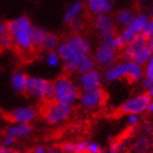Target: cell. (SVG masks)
Here are the masks:
<instances>
[{
	"mask_svg": "<svg viewBox=\"0 0 153 153\" xmlns=\"http://www.w3.org/2000/svg\"><path fill=\"white\" fill-rule=\"evenodd\" d=\"M152 99L148 97L147 93H141L137 95H133V97L128 98L127 100H124L119 107V112L122 114H136V116H141L147 109V105Z\"/></svg>",
	"mask_w": 153,
	"mask_h": 153,
	"instance_id": "cell-9",
	"label": "cell"
},
{
	"mask_svg": "<svg viewBox=\"0 0 153 153\" xmlns=\"http://www.w3.org/2000/svg\"><path fill=\"white\" fill-rule=\"evenodd\" d=\"M142 129H143V134L149 136L151 133L153 132V127H152V124H151V123H144V124H143V127H142Z\"/></svg>",
	"mask_w": 153,
	"mask_h": 153,
	"instance_id": "cell-35",
	"label": "cell"
},
{
	"mask_svg": "<svg viewBox=\"0 0 153 153\" xmlns=\"http://www.w3.org/2000/svg\"><path fill=\"white\" fill-rule=\"evenodd\" d=\"M94 25H95V29H97L102 40H105L108 38L116 35L117 24L114 22V18L111 16L109 14L95 16Z\"/></svg>",
	"mask_w": 153,
	"mask_h": 153,
	"instance_id": "cell-13",
	"label": "cell"
},
{
	"mask_svg": "<svg viewBox=\"0 0 153 153\" xmlns=\"http://www.w3.org/2000/svg\"><path fill=\"white\" fill-rule=\"evenodd\" d=\"M143 67L138 65L134 62L129 60H122L117 62L116 64H113L112 67L107 68L103 79L108 83H114L119 82L122 79H128L131 83H138L143 80Z\"/></svg>",
	"mask_w": 153,
	"mask_h": 153,
	"instance_id": "cell-3",
	"label": "cell"
},
{
	"mask_svg": "<svg viewBox=\"0 0 153 153\" xmlns=\"http://www.w3.org/2000/svg\"><path fill=\"white\" fill-rule=\"evenodd\" d=\"M143 73H144V76L142 80V85L147 91L148 87L153 83V54L148 59V62L143 65Z\"/></svg>",
	"mask_w": 153,
	"mask_h": 153,
	"instance_id": "cell-24",
	"label": "cell"
},
{
	"mask_svg": "<svg viewBox=\"0 0 153 153\" xmlns=\"http://www.w3.org/2000/svg\"><path fill=\"white\" fill-rule=\"evenodd\" d=\"M141 3H146V1H148V0H139Z\"/></svg>",
	"mask_w": 153,
	"mask_h": 153,
	"instance_id": "cell-44",
	"label": "cell"
},
{
	"mask_svg": "<svg viewBox=\"0 0 153 153\" xmlns=\"http://www.w3.org/2000/svg\"><path fill=\"white\" fill-rule=\"evenodd\" d=\"M95 68H97V64H95L93 56L92 55H88V56L83 58L78 63V65H76V68H75V73L84 74V73H88V72L93 71V69H95Z\"/></svg>",
	"mask_w": 153,
	"mask_h": 153,
	"instance_id": "cell-22",
	"label": "cell"
},
{
	"mask_svg": "<svg viewBox=\"0 0 153 153\" xmlns=\"http://www.w3.org/2000/svg\"><path fill=\"white\" fill-rule=\"evenodd\" d=\"M88 141H78V142H65L62 144V153H87Z\"/></svg>",
	"mask_w": 153,
	"mask_h": 153,
	"instance_id": "cell-18",
	"label": "cell"
},
{
	"mask_svg": "<svg viewBox=\"0 0 153 153\" xmlns=\"http://www.w3.org/2000/svg\"><path fill=\"white\" fill-rule=\"evenodd\" d=\"M78 104L84 111H95L104 102V92L103 89H95V91L80 92L78 97Z\"/></svg>",
	"mask_w": 153,
	"mask_h": 153,
	"instance_id": "cell-11",
	"label": "cell"
},
{
	"mask_svg": "<svg viewBox=\"0 0 153 153\" xmlns=\"http://www.w3.org/2000/svg\"><path fill=\"white\" fill-rule=\"evenodd\" d=\"M47 34L48 31L44 28L33 25V29H31V44H33V48H40Z\"/></svg>",
	"mask_w": 153,
	"mask_h": 153,
	"instance_id": "cell-21",
	"label": "cell"
},
{
	"mask_svg": "<svg viewBox=\"0 0 153 153\" xmlns=\"http://www.w3.org/2000/svg\"><path fill=\"white\" fill-rule=\"evenodd\" d=\"M45 63L50 68H59L62 65V60L59 58V55L56 54L55 50H53V52H47Z\"/></svg>",
	"mask_w": 153,
	"mask_h": 153,
	"instance_id": "cell-26",
	"label": "cell"
},
{
	"mask_svg": "<svg viewBox=\"0 0 153 153\" xmlns=\"http://www.w3.org/2000/svg\"><path fill=\"white\" fill-rule=\"evenodd\" d=\"M59 39H58V36H56L55 34H52V33H48L47 36H45V39H44L43 44H42V47L40 49L43 50H45V52H53V50L56 49V47L59 45Z\"/></svg>",
	"mask_w": 153,
	"mask_h": 153,
	"instance_id": "cell-25",
	"label": "cell"
},
{
	"mask_svg": "<svg viewBox=\"0 0 153 153\" xmlns=\"http://www.w3.org/2000/svg\"><path fill=\"white\" fill-rule=\"evenodd\" d=\"M71 29L73 31V34H76V35H79L83 29H84V22L82 20V19H78V20H75L71 24Z\"/></svg>",
	"mask_w": 153,
	"mask_h": 153,
	"instance_id": "cell-29",
	"label": "cell"
},
{
	"mask_svg": "<svg viewBox=\"0 0 153 153\" xmlns=\"http://www.w3.org/2000/svg\"><path fill=\"white\" fill-rule=\"evenodd\" d=\"M31 29L33 24L27 15H20L8 23V34L13 44L23 52H31L34 49L31 44Z\"/></svg>",
	"mask_w": 153,
	"mask_h": 153,
	"instance_id": "cell-2",
	"label": "cell"
},
{
	"mask_svg": "<svg viewBox=\"0 0 153 153\" xmlns=\"http://www.w3.org/2000/svg\"><path fill=\"white\" fill-rule=\"evenodd\" d=\"M84 8H85L84 1H82V0H76L73 4H71L65 9L64 14H63V23L67 25H71L73 22L80 19V15L84 11Z\"/></svg>",
	"mask_w": 153,
	"mask_h": 153,
	"instance_id": "cell-16",
	"label": "cell"
},
{
	"mask_svg": "<svg viewBox=\"0 0 153 153\" xmlns=\"http://www.w3.org/2000/svg\"><path fill=\"white\" fill-rule=\"evenodd\" d=\"M103 74L100 73L99 69H93V71L79 74L78 75V85L80 92H88V91H95V89H100L103 84Z\"/></svg>",
	"mask_w": 153,
	"mask_h": 153,
	"instance_id": "cell-12",
	"label": "cell"
},
{
	"mask_svg": "<svg viewBox=\"0 0 153 153\" xmlns=\"http://www.w3.org/2000/svg\"><path fill=\"white\" fill-rule=\"evenodd\" d=\"M139 123V116H136V114H128L127 116V124L136 127Z\"/></svg>",
	"mask_w": 153,
	"mask_h": 153,
	"instance_id": "cell-34",
	"label": "cell"
},
{
	"mask_svg": "<svg viewBox=\"0 0 153 153\" xmlns=\"http://www.w3.org/2000/svg\"><path fill=\"white\" fill-rule=\"evenodd\" d=\"M87 153H103V149L97 142H88Z\"/></svg>",
	"mask_w": 153,
	"mask_h": 153,
	"instance_id": "cell-32",
	"label": "cell"
},
{
	"mask_svg": "<svg viewBox=\"0 0 153 153\" xmlns=\"http://www.w3.org/2000/svg\"><path fill=\"white\" fill-rule=\"evenodd\" d=\"M152 56V52L148 48L147 38L143 34L138 35L129 44H126L122 49V58L123 60L134 62L138 65H144Z\"/></svg>",
	"mask_w": 153,
	"mask_h": 153,
	"instance_id": "cell-4",
	"label": "cell"
},
{
	"mask_svg": "<svg viewBox=\"0 0 153 153\" xmlns=\"http://www.w3.org/2000/svg\"><path fill=\"white\" fill-rule=\"evenodd\" d=\"M47 153H62V151L58 147H47Z\"/></svg>",
	"mask_w": 153,
	"mask_h": 153,
	"instance_id": "cell-39",
	"label": "cell"
},
{
	"mask_svg": "<svg viewBox=\"0 0 153 153\" xmlns=\"http://www.w3.org/2000/svg\"><path fill=\"white\" fill-rule=\"evenodd\" d=\"M103 43H105V44H108L109 47H112L113 49H116V50H122L123 49V47H124V43L122 42V39L119 38V35H113V36H111V38H108V39H105V40H102Z\"/></svg>",
	"mask_w": 153,
	"mask_h": 153,
	"instance_id": "cell-27",
	"label": "cell"
},
{
	"mask_svg": "<svg viewBox=\"0 0 153 153\" xmlns=\"http://www.w3.org/2000/svg\"><path fill=\"white\" fill-rule=\"evenodd\" d=\"M8 33V23L0 20V36Z\"/></svg>",
	"mask_w": 153,
	"mask_h": 153,
	"instance_id": "cell-36",
	"label": "cell"
},
{
	"mask_svg": "<svg viewBox=\"0 0 153 153\" xmlns=\"http://www.w3.org/2000/svg\"><path fill=\"white\" fill-rule=\"evenodd\" d=\"M148 20H149L148 14L141 13V14H136V16L133 18V20L127 25V27L122 28V30H120V33L118 35L120 39H122V42L124 43V45L126 44H129L136 36L143 34Z\"/></svg>",
	"mask_w": 153,
	"mask_h": 153,
	"instance_id": "cell-8",
	"label": "cell"
},
{
	"mask_svg": "<svg viewBox=\"0 0 153 153\" xmlns=\"http://www.w3.org/2000/svg\"><path fill=\"white\" fill-rule=\"evenodd\" d=\"M13 45H14V44H13V40L8 33L0 36V49H9Z\"/></svg>",
	"mask_w": 153,
	"mask_h": 153,
	"instance_id": "cell-28",
	"label": "cell"
},
{
	"mask_svg": "<svg viewBox=\"0 0 153 153\" xmlns=\"http://www.w3.org/2000/svg\"><path fill=\"white\" fill-rule=\"evenodd\" d=\"M24 93H27L30 98L35 100H43L45 103L54 100V84L42 76L28 75L27 85Z\"/></svg>",
	"mask_w": 153,
	"mask_h": 153,
	"instance_id": "cell-5",
	"label": "cell"
},
{
	"mask_svg": "<svg viewBox=\"0 0 153 153\" xmlns=\"http://www.w3.org/2000/svg\"><path fill=\"white\" fill-rule=\"evenodd\" d=\"M124 148V144L122 142H114L109 146V148L105 149L103 153H120Z\"/></svg>",
	"mask_w": 153,
	"mask_h": 153,
	"instance_id": "cell-30",
	"label": "cell"
},
{
	"mask_svg": "<svg viewBox=\"0 0 153 153\" xmlns=\"http://www.w3.org/2000/svg\"><path fill=\"white\" fill-rule=\"evenodd\" d=\"M15 143H16L15 139L11 137H8V136H4L1 138V141H0V146L5 147V148H13L15 146Z\"/></svg>",
	"mask_w": 153,
	"mask_h": 153,
	"instance_id": "cell-31",
	"label": "cell"
},
{
	"mask_svg": "<svg viewBox=\"0 0 153 153\" xmlns=\"http://www.w3.org/2000/svg\"><path fill=\"white\" fill-rule=\"evenodd\" d=\"M27 79H28L27 74H24L23 72H15L10 78V85L15 92L22 93L24 92L25 85H27Z\"/></svg>",
	"mask_w": 153,
	"mask_h": 153,
	"instance_id": "cell-19",
	"label": "cell"
},
{
	"mask_svg": "<svg viewBox=\"0 0 153 153\" xmlns=\"http://www.w3.org/2000/svg\"><path fill=\"white\" fill-rule=\"evenodd\" d=\"M36 117H38V109L34 107H29V105L18 107L8 114V118L11 120L13 123L30 124L33 120L36 119Z\"/></svg>",
	"mask_w": 153,
	"mask_h": 153,
	"instance_id": "cell-14",
	"label": "cell"
},
{
	"mask_svg": "<svg viewBox=\"0 0 153 153\" xmlns=\"http://www.w3.org/2000/svg\"><path fill=\"white\" fill-rule=\"evenodd\" d=\"M53 84H54V102L73 105L78 100L80 91L78 85H76V83L69 76L62 75L55 82H53Z\"/></svg>",
	"mask_w": 153,
	"mask_h": 153,
	"instance_id": "cell-6",
	"label": "cell"
},
{
	"mask_svg": "<svg viewBox=\"0 0 153 153\" xmlns=\"http://www.w3.org/2000/svg\"><path fill=\"white\" fill-rule=\"evenodd\" d=\"M147 44H148V48L151 49V52L153 54V36L152 38H148V39H147Z\"/></svg>",
	"mask_w": 153,
	"mask_h": 153,
	"instance_id": "cell-42",
	"label": "cell"
},
{
	"mask_svg": "<svg viewBox=\"0 0 153 153\" xmlns=\"http://www.w3.org/2000/svg\"><path fill=\"white\" fill-rule=\"evenodd\" d=\"M55 52L59 55L64 71L73 73L83 58L92 55V44L87 38L82 36L80 34H73L64 42H60Z\"/></svg>",
	"mask_w": 153,
	"mask_h": 153,
	"instance_id": "cell-1",
	"label": "cell"
},
{
	"mask_svg": "<svg viewBox=\"0 0 153 153\" xmlns=\"http://www.w3.org/2000/svg\"><path fill=\"white\" fill-rule=\"evenodd\" d=\"M92 56L95 62V64L99 65L100 68L107 69L118 62L119 54H118V50L113 49L112 47L108 45V44L102 42L99 45L95 48L94 54Z\"/></svg>",
	"mask_w": 153,
	"mask_h": 153,
	"instance_id": "cell-10",
	"label": "cell"
},
{
	"mask_svg": "<svg viewBox=\"0 0 153 153\" xmlns=\"http://www.w3.org/2000/svg\"><path fill=\"white\" fill-rule=\"evenodd\" d=\"M146 112L149 113V114H153V100H151L148 105H147V109H146Z\"/></svg>",
	"mask_w": 153,
	"mask_h": 153,
	"instance_id": "cell-41",
	"label": "cell"
},
{
	"mask_svg": "<svg viewBox=\"0 0 153 153\" xmlns=\"http://www.w3.org/2000/svg\"><path fill=\"white\" fill-rule=\"evenodd\" d=\"M146 93H147V94H148V97L153 100V83L148 87V89H147V92H146Z\"/></svg>",
	"mask_w": 153,
	"mask_h": 153,
	"instance_id": "cell-40",
	"label": "cell"
},
{
	"mask_svg": "<svg viewBox=\"0 0 153 153\" xmlns=\"http://www.w3.org/2000/svg\"><path fill=\"white\" fill-rule=\"evenodd\" d=\"M84 5L95 16L111 14L113 10V0H85Z\"/></svg>",
	"mask_w": 153,
	"mask_h": 153,
	"instance_id": "cell-15",
	"label": "cell"
},
{
	"mask_svg": "<svg viewBox=\"0 0 153 153\" xmlns=\"http://www.w3.org/2000/svg\"><path fill=\"white\" fill-rule=\"evenodd\" d=\"M151 146H152V139L149 138V136L141 134L133 143V149H134L136 153H144L149 149Z\"/></svg>",
	"mask_w": 153,
	"mask_h": 153,
	"instance_id": "cell-23",
	"label": "cell"
},
{
	"mask_svg": "<svg viewBox=\"0 0 153 153\" xmlns=\"http://www.w3.org/2000/svg\"><path fill=\"white\" fill-rule=\"evenodd\" d=\"M31 153H47V147H44V146H36L31 151Z\"/></svg>",
	"mask_w": 153,
	"mask_h": 153,
	"instance_id": "cell-37",
	"label": "cell"
},
{
	"mask_svg": "<svg viewBox=\"0 0 153 153\" xmlns=\"http://www.w3.org/2000/svg\"><path fill=\"white\" fill-rule=\"evenodd\" d=\"M136 16L134 14V11L131 10V9H122V10H119L117 11V14L116 16H114V22H116L117 25H119V27H127L132 20H133V18Z\"/></svg>",
	"mask_w": 153,
	"mask_h": 153,
	"instance_id": "cell-20",
	"label": "cell"
},
{
	"mask_svg": "<svg viewBox=\"0 0 153 153\" xmlns=\"http://www.w3.org/2000/svg\"><path fill=\"white\" fill-rule=\"evenodd\" d=\"M143 35L147 38H152L153 36V18H149V20L147 23V25H146V29L143 31Z\"/></svg>",
	"mask_w": 153,
	"mask_h": 153,
	"instance_id": "cell-33",
	"label": "cell"
},
{
	"mask_svg": "<svg viewBox=\"0 0 153 153\" xmlns=\"http://www.w3.org/2000/svg\"><path fill=\"white\" fill-rule=\"evenodd\" d=\"M0 153H19V152L14 148H5V147L0 146Z\"/></svg>",
	"mask_w": 153,
	"mask_h": 153,
	"instance_id": "cell-38",
	"label": "cell"
},
{
	"mask_svg": "<svg viewBox=\"0 0 153 153\" xmlns=\"http://www.w3.org/2000/svg\"><path fill=\"white\" fill-rule=\"evenodd\" d=\"M148 16H149V18H153V6H151V8H149V13H148Z\"/></svg>",
	"mask_w": 153,
	"mask_h": 153,
	"instance_id": "cell-43",
	"label": "cell"
},
{
	"mask_svg": "<svg viewBox=\"0 0 153 153\" xmlns=\"http://www.w3.org/2000/svg\"><path fill=\"white\" fill-rule=\"evenodd\" d=\"M73 113V105L59 103V102H49L43 108L42 116L44 120L50 126H58L69 119Z\"/></svg>",
	"mask_w": 153,
	"mask_h": 153,
	"instance_id": "cell-7",
	"label": "cell"
},
{
	"mask_svg": "<svg viewBox=\"0 0 153 153\" xmlns=\"http://www.w3.org/2000/svg\"><path fill=\"white\" fill-rule=\"evenodd\" d=\"M31 128L30 124L27 123H13L10 126H8L5 128V136L14 138L15 141L16 139H20V138H25L31 134Z\"/></svg>",
	"mask_w": 153,
	"mask_h": 153,
	"instance_id": "cell-17",
	"label": "cell"
}]
</instances>
